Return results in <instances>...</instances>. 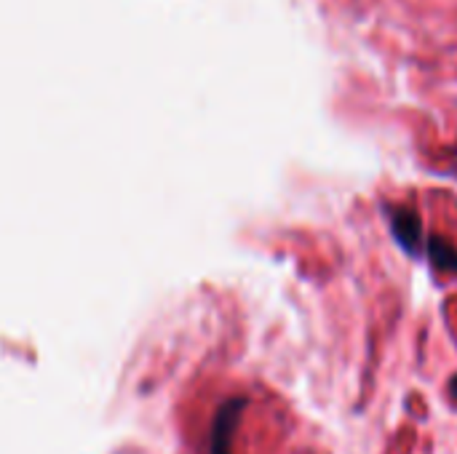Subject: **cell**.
<instances>
[{"instance_id": "obj_1", "label": "cell", "mask_w": 457, "mask_h": 454, "mask_svg": "<svg viewBox=\"0 0 457 454\" xmlns=\"http://www.w3.org/2000/svg\"><path fill=\"white\" fill-rule=\"evenodd\" d=\"M391 225H394L396 241H399L410 254H418V252H420V235H423L420 219H418L412 211H407V209H396L394 217H391Z\"/></svg>"}, {"instance_id": "obj_2", "label": "cell", "mask_w": 457, "mask_h": 454, "mask_svg": "<svg viewBox=\"0 0 457 454\" xmlns=\"http://www.w3.org/2000/svg\"><path fill=\"white\" fill-rule=\"evenodd\" d=\"M428 254H431V260H434V265L439 270H457V252L447 241H431Z\"/></svg>"}]
</instances>
